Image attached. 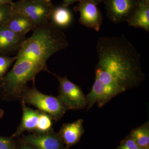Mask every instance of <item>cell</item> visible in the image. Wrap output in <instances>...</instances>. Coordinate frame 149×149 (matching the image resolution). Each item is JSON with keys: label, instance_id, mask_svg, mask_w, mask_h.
<instances>
[{"label": "cell", "instance_id": "obj_11", "mask_svg": "<svg viewBox=\"0 0 149 149\" xmlns=\"http://www.w3.org/2000/svg\"><path fill=\"white\" fill-rule=\"evenodd\" d=\"M25 35L13 32L6 25L0 28V56L18 52L26 40Z\"/></svg>", "mask_w": 149, "mask_h": 149}, {"label": "cell", "instance_id": "obj_23", "mask_svg": "<svg viewBox=\"0 0 149 149\" xmlns=\"http://www.w3.org/2000/svg\"><path fill=\"white\" fill-rule=\"evenodd\" d=\"M15 149H37L35 147L24 142L23 141V143L21 144L18 147H15Z\"/></svg>", "mask_w": 149, "mask_h": 149}, {"label": "cell", "instance_id": "obj_26", "mask_svg": "<svg viewBox=\"0 0 149 149\" xmlns=\"http://www.w3.org/2000/svg\"><path fill=\"white\" fill-rule=\"evenodd\" d=\"M91 1L97 6L102 2H103L104 0H91Z\"/></svg>", "mask_w": 149, "mask_h": 149}, {"label": "cell", "instance_id": "obj_22", "mask_svg": "<svg viewBox=\"0 0 149 149\" xmlns=\"http://www.w3.org/2000/svg\"><path fill=\"white\" fill-rule=\"evenodd\" d=\"M118 149H142L138 146L136 141L130 137L124 141Z\"/></svg>", "mask_w": 149, "mask_h": 149}, {"label": "cell", "instance_id": "obj_15", "mask_svg": "<svg viewBox=\"0 0 149 149\" xmlns=\"http://www.w3.org/2000/svg\"><path fill=\"white\" fill-rule=\"evenodd\" d=\"M6 26L13 32L21 35H25L35 27L34 23L27 17L13 10Z\"/></svg>", "mask_w": 149, "mask_h": 149}, {"label": "cell", "instance_id": "obj_19", "mask_svg": "<svg viewBox=\"0 0 149 149\" xmlns=\"http://www.w3.org/2000/svg\"><path fill=\"white\" fill-rule=\"evenodd\" d=\"M13 12L12 6L0 4V28L6 25Z\"/></svg>", "mask_w": 149, "mask_h": 149}, {"label": "cell", "instance_id": "obj_24", "mask_svg": "<svg viewBox=\"0 0 149 149\" xmlns=\"http://www.w3.org/2000/svg\"><path fill=\"white\" fill-rule=\"evenodd\" d=\"M81 0H63V6L67 7L68 6L72 4L73 3L77 1H80Z\"/></svg>", "mask_w": 149, "mask_h": 149}, {"label": "cell", "instance_id": "obj_3", "mask_svg": "<svg viewBox=\"0 0 149 149\" xmlns=\"http://www.w3.org/2000/svg\"><path fill=\"white\" fill-rule=\"evenodd\" d=\"M42 71L50 72L47 63L28 59L15 61L13 68L2 79V85L10 97L19 99L27 83Z\"/></svg>", "mask_w": 149, "mask_h": 149}, {"label": "cell", "instance_id": "obj_20", "mask_svg": "<svg viewBox=\"0 0 149 149\" xmlns=\"http://www.w3.org/2000/svg\"><path fill=\"white\" fill-rule=\"evenodd\" d=\"M16 60V56H0V78L3 77L8 70Z\"/></svg>", "mask_w": 149, "mask_h": 149}, {"label": "cell", "instance_id": "obj_28", "mask_svg": "<svg viewBox=\"0 0 149 149\" xmlns=\"http://www.w3.org/2000/svg\"><path fill=\"white\" fill-rule=\"evenodd\" d=\"M19 1H27V0H19Z\"/></svg>", "mask_w": 149, "mask_h": 149}, {"label": "cell", "instance_id": "obj_21", "mask_svg": "<svg viewBox=\"0 0 149 149\" xmlns=\"http://www.w3.org/2000/svg\"><path fill=\"white\" fill-rule=\"evenodd\" d=\"M16 144L11 138L0 137V149H15Z\"/></svg>", "mask_w": 149, "mask_h": 149}, {"label": "cell", "instance_id": "obj_25", "mask_svg": "<svg viewBox=\"0 0 149 149\" xmlns=\"http://www.w3.org/2000/svg\"><path fill=\"white\" fill-rule=\"evenodd\" d=\"M13 3L14 2L13 0H0V4H9L12 6Z\"/></svg>", "mask_w": 149, "mask_h": 149}, {"label": "cell", "instance_id": "obj_14", "mask_svg": "<svg viewBox=\"0 0 149 149\" xmlns=\"http://www.w3.org/2000/svg\"><path fill=\"white\" fill-rule=\"evenodd\" d=\"M22 116L21 123L19 125L12 137L19 136L25 131L35 132L39 120L40 111L34 110L25 105L22 102Z\"/></svg>", "mask_w": 149, "mask_h": 149}, {"label": "cell", "instance_id": "obj_2", "mask_svg": "<svg viewBox=\"0 0 149 149\" xmlns=\"http://www.w3.org/2000/svg\"><path fill=\"white\" fill-rule=\"evenodd\" d=\"M69 42L64 32L50 21L37 25L17 52L16 61L28 59L47 63L54 54L66 49Z\"/></svg>", "mask_w": 149, "mask_h": 149}, {"label": "cell", "instance_id": "obj_27", "mask_svg": "<svg viewBox=\"0 0 149 149\" xmlns=\"http://www.w3.org/2000/svg\"><path fill=\"white\" fill-rule=\"evenodd\" d=\"M46 1L48 2H51V1L52 0H45Z\"/></svg>", "mask_w": 149, "mask_h": 149}, {"label": "cell", "instance_id": "obj_6", "mask_svg": "<svg viewBox=\"0 0 149 149\" xmlns=\"http://www.w3.org/2000/svg\"><path fill=\"white\" fill-rule=\"evenodd\" d=\"M59 83L58 97L68 109H83L87 106L86 97L81 88L70 81L66 76L61 77L54 74Z\"/></svg>", "mask_w": 149, "mask_h": 149}, {"label": "cell", "instance_id": "obj_10", "mask_svg": "<svg viewBox=\"0 0 149 149\" xmlns=\"http://www.w3.org/2000/svg\"><path fill=\"white\" fill-rule=\"evenodd\" d=\"M23 141L37 149H65L60 137L52 130L23 136Z\"/></svg>", "mask_w": 149, "mask_h": 149}, {"label": "cell", "instance_id": "obj_18", "mask_svg": "<svg viewBox=\"0 0 149 149\" xmlns=\"http://www.w3.org/2000/svg\"><path fill=\"white\" fill-rule=\"evenodd\" d=\"M52 119L49 115L40 111L39 122L34 133H45L52 130Z\"/></svg>", "mask_w": 149, "mask_h": 149}, {"label": "cell", "instance_id": "obj_5", "mask_svg": "<svg viewBox=\"0 0 149 149\" xmlns=\"http://www.w3.org/2000/svg\"><path fill=\"white\" fill-rule=\"evenodd\" d=\"M14 10L27 17L37 25L49 21L54 7L51 2L45 0L18 1L12 5Z\"/></svg>", "mask_w": 149, "mask_h": 149}, {"label": "cell", "instance_id": "obj_16", "mask_svg": "<svg viewBox=\"0 0 149 149\" xmlns=\"http://www.w3.org/2000/svg\"><path fill=\"white\" fill-rule=\"evenodd\" d=\"M72 15L67 7H54L51 13L49 21L58 28L68 27L72 22Z\"/></svg>", "mask_w": 149, "mask_h": 149}, {"label": "cell", "instance_id": "obj_13", "mask_svg": "<svg viewBox=\"0 0 149 149\" xmlns=\"http://www.w3.org/2000/svg\"><path fill=\"white\" fill-rule=\"evenodd\" d=\"M130 27L140 28L149 32V1L139 0V4L127 22Z\"/></svg>", "mask_w": 149, "mask_h": 149}, {"label": "cell", "instance_id": "obj_12", "mask_svg": "<svg viewBox=\"0 0 149 149\" xmlns=\"http://www.w3.org/2000/svg\"><path fill=\"white\" fill-rule=\"evenodd\" d=\"M83 123V120L80 119L62 125L59 136L63 143L66 145L65 149L76 144L80 140L84 133Z\"/></svg>", "mask_w": 149, "mask_h": 149}, {"label": "cell", "instance_id": "obj_1", "mask_svg": "<svg viewBox=\"0 0 149 149\" xmlns=\"http://www.w3.org/2000/svg\"><path fill=\"white\" fill-rule=\"evenodd\" d=\"M96 48V68L108 73L125 91L138 87L145 79L141 54L125 35L100 37Z\"/></svg>", "mask_w": 149, "mask_h": 149}, {"label": "cell", "instance_id": "obj_8", "mask_svg": "<svg viewBox=\"0 0 149 149\" xmlns=\"http://www.w3.org/2000/svg\"><path fill=\"white\" fill-rule=\"evenodd\" d=\"M80 14L79 22L83 26L99 31L103 22L102 15L91 0H81L74 8Z\"/></svg>", "mask_w": 149, "mask_h": 149}, {"label": "cell", "instance_id": "obj_9", "mask_svg": "<svg viewBox=\"0 0 149 149\" xmlns=\"http://www.w3.org/2000/svg\"><path fill=\"white\" fill-rule=\"evenodd\" d=\"M125 91L106 85L95 78L91 93L85 96L88 109H91L96 103L99 107L103 106L115 96Z\"/></svg>", "mask_w": 149, "mask_h": 149}, {"label": "cell", "instance_id": "obj_17", "mask_svg": "<svg viewBox=\"0 0 149 149\" xmlns=\"http://www.w3.org/2000/svg\"><path fill=\"white\" fill-rule=\"evenodd\" d=\"M130 137L135 140L141 149H149V129L148 124L133 130Z\"/></svg>", "mask_w": 149, "mask_h": 149}, {"label": "cell", "instance_id": "obj_4", "mask_svg": "<svg viewBox=\"0 0 149 149\" xmlns=\"http://www.w3.org/2000/svg\"><path fill=\"white\" fill-rule=\"evenodd\" d=\"M22 102L30 104L50 116L53 119L58 120L67 109L58 97L43 94L35 87H27L19 98Z\"/></svg>", "mask_w": 149, "mask_h": 149}, {"label": "cell", "instance_id": "obj_29", "mask_svg": "<svg viewBox=\"0 0 149 149\" xmlns=\"http://www.w3.org/2000/svg\"><path fill=\"white\" fill-rule=\"evenodd\" d=\"M0 113H1V111H0Z\"/></svg>", "mask_w": 149, "mask_h": 149}, {"label": "cell", "instance_id": "obj_7", "mask_svg": "<svg viewBox=\"0 0 149 149\" xmlns=\"http://www.w3.org/2000/svg\"><path fill=\"white\" fill-rule=\"evenodd\" d=\"M139 0H104L107 16L115 24L127 22L139 4Z\"/></svg>", "mask_w": 149, "mask_h": 149}]
</instances>
